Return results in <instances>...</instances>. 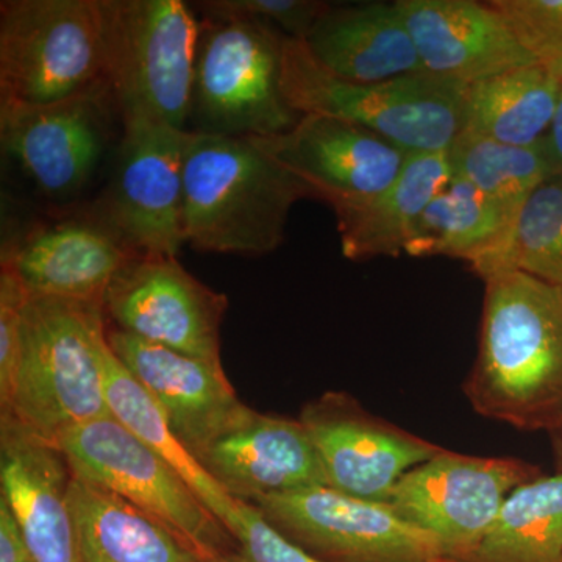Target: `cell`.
I'll use <instances>...</instances> for the list:
<instances>
[{"label": "cell", "instance_id": "33", "mask_svg": "<svg viewBox=\"0 0 562 562\" xmlns=\"http://www.w3.org/2000/svg\"><path fill=\"white\" fill-rule=\"evenodd\" d=\"M238 503L243 522L235 532V538L244 560L247 562H325L273 530L254 505Z\"/></svg>", "mask_w": 562, "mask_h": 562}, {"label": "cell", "instance_id": "25", "mask_svg": "<svg viewBox=\"0 0 562 562\" xmlns=\"http://www.w3.org/2000/svg\"><path fill=\"white\" fill-rule=\"evenodd\" d=\"M103 379L111 417L124 425L154 452L160 454L162 460L168 461L201 497L206 508L235 536L243 522L239 503L233 501L231 495L211 479L201 462L184 449L149 392L144 390L138 380L122 366L110 346H106L103 353Z\"/></svg>", "mask_w": 562, "mask_h": 562}, {"label": "cell", "instance_id": "18", "mask_svg": "<svg viewBox=\"0 0 562 562\" xmlns=\"http://www.w3.org/2000/svg\"><path fill=\"white\" fill-rule=\"evenodd\" d=\"M74 475L54 442L0 416V497L36 562H80L69 508Z\"/></svg>", "mask_w": 562, "mask_h": 562}, {"label": "cell", "instance_id": "26", "mask_svg": "<svg viewBox=\"0 0 562 562\" xmlns=\"http://www.w3.org/2000/svg\"><path fill=\"white\" fill-rule=\"evenodd\" d=\"M514 216L468 181L452 177L420 214L403 254L458 258L472 266L503 241Z\"/></svg>", "mask_w": 562, "mask_h": 562}, {"label": "cell", "instance_id": "8", "mask_svg": "<svg viewBox=\"0 0 562 562\" xmlns=\"http://www.w3.org/2000/svg\"><path fill=\"white\" fill-rule=\"evenodd\" d=\"M55 446L74 479L101 487L172 532L199 557L239 552L232 531L176 469L114 417L63 432Z\"/></svg>", "mask_w": 562, "mask_h": 562}, {"label": "cell", "instance_id": "22", "mask_svg": "<svg viewBox=\"0 0 562 562\" xmlns=\"http://www.w3.org/2000/svg\"><path fill=\"white\" fill-rule=\"evenodd\" d=\"M449 151H414L390 187L371 201L333 211L344 257H398L428 203L450 183Z\"/></svg>", "mask_w": 562, "mask_h": 562}, {"label": "cell", "instance_id": "24", "mask_svg": "<svg viewBox=\"0 0 562 562\" xmlns=\"http://www.w3.org/2000/svg\"><path fill=\"white\" fill-rule=\"evenodd\" d=\"M69 508L80 562H187L190 549L117 495L74 479Z\"/></svg>", "mask_w": 562, "mask_h": 562}, {"label": "cell", "instance_id": "19", "mask_svg": "<svg viewBox=\"0 0 562 562\" xmlns=\"http://www.w3.org/2000/svg\"><path fill=\"white\" fill-rule=\"evenodd\" d=\"M427 72L472 85L538 63L490 2L395 0Z\"/></svg>", "mask_w": 562, "mask_h": 562}, {"label": "cell", "instance_id": "23", "mask_svg": "<svg viewBox=\"0 0 562 562\" xmlns=\"http://www.w3.org/2000/svg\"><path fill=\"white\" fill-rule=\"evenodd\" d=\"M561 90V74L542 63L475 81L465 88L464 131L512 146H535L549 135Z\"/></svg>", "mask_w": 562, "mask_h": 562}, {"label": "cell", "instance_id": "16", "mask_svg": "<svg viewBox=\"0 0 562 562\" xmlns=\"http://www.w3.org/2000/svg\"><path fill=\"white\" fill-rule=\"evenodd\" d=\"M106 341L195 460L250 409L239 401L222 362L144 341L113 325L106 327Z\"/></svg>", "mask_w": 562, "mask_h": 562}, {"label": "cell", "instance_id": "3", "mask_svg": "<svg viewBox=\"0 0 562 562\" xmlns=\"http://www.w3.org/2000/svg\"><path fill=\"white\" fill-rule=\"evenodd\" d=\"M106 327L102 302L29 295L20 362L0 416L54 443L70 428L111 416Z\"/></svg>", "mask_w": 562, "mask_h": 562}, {"label": "cell", "instance_id": "2", "mask_svg": "<svg viewBox=\"0 0 562 562\" xmlns=\"http://www.w3.org/2000/svg\"><path fill=\"white\" fill-rule=\"evenodd\" d=\"M312 192L250 138L192 135L183 169L184 244L262 257L279 249L292 206Z\"/></svg>", "mask_w": 562, "mask_h": 562}, {"label": "cell", "instance_id": "5", "mask_svg": "<svg viewBox=\"0 0 562 562\" xmlns=\"http://www.w3.org/2000/svg\"><path fill=\"white\" fill-rule=\"evenodd\" d=\"M106 83L122 125L187 128L201 20L183 0H103Z\"/></svg>", "mask_w": 562, "mask_h": 562}, {"label": "cell", "instance_id": "32", "mask_svg": "<svg viewBox=\"0 0 562 562\" xmlns=\"http://www.w3.org/2000/svg\"><path fill=\"white\" fill-rule=\"evenodd\" d=\"M27 299L20 280L0 268V403L9 397L20 362Z\"/></svg>", "mask_w": 562, "mask_h": 562}, {"label": "cell", "instance_id": "30", "mask_svg": "<svg viewBox=\"0 0 562 562\" xmlns=\"http://www.w3.org/2000/svg\"><path fill=\"white\" fill-rule=\"evenodd\" d=\"M536 61L562 76V0H491Z\"/></svg>", "mask_w": 562, "mask_h": 562}, {"label": "cell", "instance_id": "35", "mask_svg": "<svg viewBox=\"0 0 562 562\" xmlns=\"http://www.w3.org/2000/svg\"><path fill=\"white\" fill-rule=\"evenodd\" d=\"M546 140L547 146H549L554 160H557L562 171V90L557 114H554L553 124L552 127H550L549 135L546 136Z\"/></svg>", "mask_w": 562, "mask_h": 562}, {"label": "cell", "instance_id": "1", "mask_svg": "<svg viewBox=\"0 0 562 562\" xmlns=\"http://www.w3.org/2000/svg\"><path fill=\"white\" fill-rule=\"evenodd\" d=\"M484 286L465 395L487 419L550 435L562 427V288L514 271Z\"/></svg>", "mask_w": 562, "mask_h": 562}, {"label": "cell", "instance_id": "31", "mask_svg": "<svg viewBox=\"0 0 562 562\" xmlns=\"http://www.w3.org/2000/svg\"><path fill=\"white\" fill-rule=\"evenodd\" d=\"M330 7L319 0H206L195 9L210 16H236L265 22L291 40L305 41Z\"/></svg>", "mask_w": 562, "mask_h": 562}, {"label": "cell", "instance_id": "36", "mask_svg": "<svg viewBox=\"0 0 562 562\" xmlns=\"http://www.w3.org/2000/svg\"><path fill=\"white\" fill-rule=\"evenodd\" d=\"M187 562H247L239 552H233L228 554H221V557H199V554H192L190 560Z\"/></svg>", "mask_w": 562, "mask_h": 562}, {"label": "cell", "instance_id": "28", "mask_svg": "<svg viewBox=\"0 0 562 562\" xmlns=\"http://www.w3.org/2000/svg\"><path fill=\"white\" fill-rule=\"evenodd\" d=\"M469 268L483 280L514 271L562 288V172L531 192L503 241Z\"/></svg>", "mask_w": 562, "mask_h": 562}, {"label": "cell", "instance_id": "21", "mask_svg": "<svg viewBox=\"0 0 562 562\" xmlns=\"http://www.w3.org/2000/svg\"><path fill=\"white\" fill-rule=\"evenodd\" d=\"M302 43L321 66L350 81L427 72L397 2L330 3Z\"/></svg>", "mask_w": 562, "mask_h": 562}, {"label": "cell", "instance_id": "20", "mask_svg": "<svg viewBox=\"0 0 562 562\" xmlns=\"http://www.w3.org/2000/svg\"><path fill=\"white\" fill-rule=\"evenodd\" d=\"M133 255L98 221H65L3 246L2 268L31 297L103 303L114 276Z\"/></svg>", "mask_w": 562, "mask_h": 562}, {"label": "cell", "instance_id": "29", "mask_svg": "<svg viewBox=\"0 0 562 562\" xmlns=\"http://www.w3.org/2000/svg\"><path fill=\"white\" fill-rule=\"evenodd\" d=\"M447 151L453 177L516 214L543 180L562 172L546 139L520 147L462 131Z\"/></svg>", "mask_w": 562, "mask_h": 562}, {"label": "cell", "instance_id": "27", "mask_svg": "<svg viewBox=\"0 0 562 562\" xmlns=\"http://www.w3.org/2000/svg\"><path fill=\"white\" fill-rule=\"evenodd\" d=\"M464 562H562V472L517 486Z\"/></svg>", "mask_w": 562, "mask_h": 562}, {"label": "cell", "instance_id": "15", "mask_svg": "<svg viewBox=\"0 0 562 562\" xmlns=\"http://www.w3.org/2000/svg\"><path fill=\"white\" fill-rule=\"evenodd\" d=\"M250 139L333 211L371 201L408 157L379 133L324 114H302L288 132Z\"/></svg>", "mask_w": 562, "mask_h": 562}, {"label": "cell", "instance_id": "14", "mask_svg": "<svg viewBox=\"0 0 562 562\" xmlns=\"http://www.w3.org/2000/svg\"><path fill=\"white\" fill-rule=\"evenodd\" d=\"M303 427L316 447L333 490L387 502L406 472L442 447L373 416L347 392H325L303 406Z\"/></svg>", "mask_w": 562, "mask_h": 562}, {"label": "cell", "instance_id": "34", "mask_svg": "<svg viewBox=\"0 0 562 562\" xmlns=\"http://www.w3.org/2000/svg\"><path fill=\"white\" fill-rule=\"evenodd\" d=\"M0 562H36L20 524L0 497Z\"/></svg>", "mask_w": 562, "mask_h": 562}, {"label": "cell", "instance_id": "9", "mask_svg": "<svg viewBox=\"0 0 562 562\" xmlns=\"http://www.w3.org/2000/svg\"><path fill=\"white\" fill-rule=\"evenodd\" d=\"M541 469L519 458H482L442 449L398 480L387 505L428 532L446 562H464L497 519L503 503Z\"/></svg>", "mask_w": 562, "mask_h": 562}, {"label": "cell", "instance_id": "13", "mask_svg": "<svg viewBox=\"0 0 562 562\" xmlns=\"http://www.w3.org/2000/svg\"><path fill=\"white\" fill-rule=\"evenodd\" d=\"M114 111L109 87L46 105L0 103L3 154L47 198H72L101 166Z\"/></svg>", "mask_w": 562, "mask_h": 562}, {"label": "cell", "instance_id": "37", "mask_svg": "<svg viewBox=\"0 0 562 562\" xmlns=\"http://www.w3.org/2000/svg\"><path fill=\"white\" fill-rule=\"evenodd\" d=\"M550 438H552L558 472H562V427L558 428L557 431L550 432Z\"/></svg>", "mask_w": 562, "mask_h": 562}, {"label": "cell", "instance_id": "7", "mask_svg": "<svg viewBox=\"0 0 562 562\" xmlns=\"http://www.w3.org/2000/svg\"><path fill=\"white\" fill-rule=\"evenodd\" d=\"M102 87L103 0L0 2V103L46 105Z\"/></svg>", "mask_w": 562, "mask_h": 562}, {"label": "cell", "instance_id": "17", "mask_svg": "<svg viewBox=\"0 0 562 562\" xmlns=\"http://www.w3.org/2000/svg\"><path fill=\"white\" fill-rule=\"evenodd\" d=\"M198 461L233 501L328 486L324 465L301 419L249 409Z\"/></svg>", "mask_w": 562, "mask_h": 562}, {"label": "cell", "instance_id": "4", "mask_svg": "<svg viewBox=\"0 0 562 562\" xmlns=\"http://www.w3.org/2000/svg\"><path fill=\"white\" fill-rule=\"evenodd\" d=\"M283 94L299 114L361 125L408 154L449 150L464 131L465 88L430 72L361 83L336 77L302 41H284Z\"/></svg>", "mask_w": 562, "mask_h": 562}, {"label": "cell", "instance_id": "12", "mask_svg": "<svg viewBox=\"0 0 562 562\" xmlns=\"http://www.w3.org/2000/svg\"><path fill=\"white\" fill-rule=\"evenodd\" d=\"M103 308L117 330L222 362L227 295L195 279L173 255H133L111 281Z\"/></svg>", "mask_w": 562, "mask_h": 562}, {"label": "cell", "instance_id": "11", "mask_svg": "<svg viewBox=\"0 0 562 562\" xmlns=\"http://www.w3.org/2000/svg\"><path fill=\"white\" fill-rule=\"evenodd\" d=\"M192 135L149 122L122 125L116 166L94 221L132 254L179 255L183 169Z\"/></svg>", "mask_w": 562, "mask_h": 562}, {"label": "cell", "instance_id": "6", "mask_svg": "<svg viewBox=\"0 0 562 562\" xmlns=\"http://www.w3.org/2000/svg\"><path fill=\"white\" fill-rule=\"evenodd\" d=\"M286 36L265 22L202 14L192 81L191 132L269 138L294 127L281 87Z\"/></svg>", "mask_w": 562, "mask_h": 562}, {"label": "cell", "instance_id": "10", "mask_svg": "<svg viewBox=\"0 0 562 562\" xmlns=\"http://www.w3.org/2000/svg\"><path fill=\"white\" fill-rule=\"evenodd\" d=\"M273 530L325 562H446L428 532L387 503L314 486L250 503Z\"/></svg>", "mask_w": 562, "mask_h": 562}]
</instances>
